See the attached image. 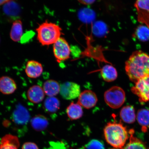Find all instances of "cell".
<instances>
[{
	"label": "cell",
	"mask_w": 149,
	"mask_h": 149,
	"mask_svg": "<svg viewBox=\"0 0 149 149\" xmlns=\"http://www.w3.org/2000/svg\"><path fill=\"white\" fill-rule=\"evenodd\" d=\"M125 70L130 81L135 83L149 76V55L141 51L134 52L125 62Z\"/></svg>",
	"instance_id": "obj_1"
},
{
	"label": "cell",
	"mask_w": 149,
	"mask_h": 149,
	"mask_svg": "<svg viewBox=\"0 0 149 149\" xmlns=\"http://www.w3.org/2000/svg\"><path fill=\"white\" fill-rule=\"evenodd\" d=\"M104 136L108 144L115 148L122 149L129 137L127 130L121 123L109 122L104 130Z\"/></svg>",
	"instance_id": "obj_2"
},
{
	"label": "cell",
	"mask_w": 149,
	"mask_h": 149,
	"mask_svg": "<svg viewBox=\"0 0 149 149\" xmlns=\"http://www.w3.org/2000/svg\"><path fill=\"white\" fill-rule=\"evenodd\" d=\"M36 31L37 40L43 46L54 44L62 34V29L59 25L47 21L39 25Z\"/></svg>",
	"instance_id": "obj_3"
},
{
	"label": "cell",
	"mask_w": 149,
	"mask_h": 149,
	"mask_svg": "<svg viewBox=\"0 0 149 149\" xmlns=\"http://www.w3.org/2000/svg\"><path fill=\"white\" fill-rule=\"evenodd\" d=\"M105 102L109 107L113 109L120 108L124 103L125 94L121 87L114 86L106 91L104 94Z\"/></svg>",
	"instance_id": "obj_4"
},
{
	"label": "cell",
	"mask_w": 149,
	"mask_h": 149,
	"mask_svg": "<svg viewBox=\"0 0 149 149\" xmlns=\"http://www.w3.org/2000/svg\"><path fill=\"white\" fill-rule=\"evenodd\" d=\"M53 53L58 62L60 63L70 58V47L64 38L60 37L53 44Z\"/></svg>",
	"instance_id": "obj_5"
},
{
	"label": "cell",
	"mask_w": 149,
	"mask_h": 149,
	"mask_svg": "<svg viewBox=\"0 0 149 149\" xmlns=\"http://www.w3.org/2000/svg\"><path fill=\"white\" fill-rule=\"evenodd\" d=\"M134 94L139 97L141 102L149 101V76L141 78L135 83L131 89Z\"/></svg>",
	"instance_id": "obj_6"
},
{
	"label": "cell",
	"mask_w": 149,
	"mask_h": 149,
	"mask_svg": "<svg viewBox=\"0 0 149 149\" xmlns=\"http://www.w3.org/2000/svg\"><path fill=\"white\" fill-rule=\"evenodd\" d=\"M60 94L64 99L71 100L79 97L81 94L80 86L72 82H66L61 85Z\"/></svg>",
	"instance_id": "obj_7"
},
{
	"label": "cell",
	"mask_w": 149,
	"mask_h": 149,
	"mask_svg": "<svg viewBox=\"0 0 149 149\" xmlns=\"http://www.w3.org/2000/svg\"><path fill=\"white\" fill-rule=\"evenodd\" d=\"M135 6L139 22L149 29V1H137Z\"/></svg>",
	"instance_id": "obj_8"
},
{
	"label": "cell",
	"mask_w": 149,
	"mask_h": 149,
	"mask_svg": "<svg viewBox=\"0 0 149 149\" xmlns=\"http://www.w3.org/2000/svg\"><path fill=\"white\" fill-rule=\"evenodd\" d=\"M98 101V98L95 93L92 91L86 90L80 94L77 103L81 107L89 109L94 107Z\"/></svg>",
	"instance_id": "obj_9"
},
{
	"label": "cell",
	"mask_w": 149,
	"mask_h": 149,
	"mask_svg": "<svg viewBox=\"0 0 149 149\" xmlns=\"http://www.w3.org/2000/svg\"><path fill=\"white\" fill-rule=\"evenodd\" d=\"M43 68L41 63L35 61H28L25 68L27 75L32 79H36L41 75Z\"/></svg>",
	"instance_id": "obj_10"
},
{
	"label": "cell",
	"mask_w": 149,
	"mask_h": 149,
	"mask_svg": "<svg viewBox=\"0 0 149 149\" xmlns=\"http://www.w3.org/2000/svg\"><path fill=\"white\" fill-rule=\"evenodd\" d=\"M17 88V86L13 79L7 76L0 78V91L3 94H13Z\"/></svg>",
	"instance_id": "obj_11"
},
{
	"label": "cell",
	"mask_w": 149,
	"mask_h": 149,
	"mask_svg": "<svg viewBox=\"0 0 149 149\" xmlns=\"http://www.w3.org/2000/svg\"><path fill=\"white\" fill-rule=\"evenodd\" d=\"M45 93L42 87L38 85H33L31 87L27 93L28 99L35 104L40 103L44 100Z\"/></svg>",
	"instance_id": "obj_12"
},
{
	"label": "cell",
	"mask_w": 149,
	"mask_h": 149,
	"mask_svg": "<svg viewBox=\"0 0 149 149\" xmlns=\"http://www.w3.org/2000/svg\"><path fill=\"white\" fill-rule=\"evenodd\" d=\"M19 141L16 136L10 134L5 135L0 142V149H18Z\"/></svg>",
	"instance_id": "obj_13"
},
{
	"label": "cell",
	"mask_w": 149,
	"mask_h": 149,
	"mask_svg": "<svg viewBox=\"0 0 149 149\" xmlns=\"http://www.w3.org/2000/svg\"><path fill=\"white\" fill-rule=\"evenodd\" d=\"M61 86L55 80H48L45 82L43 89L45 94L49 97H54L60 93Z\"/></svg>",
	"instance_id": "obj_14"
},
{
	"label": "cell",
	"mask_w": 149,
	"mask_h": 149,
	"mask_svg": "<svg viewBox=\"0 0 149 149\" xmlns=\"http://www.w3.org/2000/svg\"><path fill=\"white\" fill-rule=\"evenodd\" d=\"M100 74L102 79L108 82L115 81L118 76L116 68L111 65H106L100 70Z\"/></svg>",
	"instance_id": "obj_15"
},
{
	"label": "cell",
	"mask_w": 149,
	"mask_h": 149,
	"mask_svg": "<svg viewBox=\"0 0 149 149\" xmlns=\"http://www.w3.org/2000/svg\"><path fill=\"white\" fill-rule=\"evenodd\" d=\"M29 115L27 110L23 106L19 105L14 111V122L19 124H24L29 121Z\"/></svg>",
	"instance_id": "obj_16"
},
{
	"label": "cell",
	"mask_w": 149,
	"mask_h": 149,
	"mask_svg": "<svg viewBox=\"0 0 149 149\" xmlns=\"http://www.w3.org/2000/svg\"><path fill=\"white\" fill-rule=\"evenodd\" d=\"M66 113L70 120H75L83 116V111L82 107L79 104L72 102L67 107Z\"/></svg>",
	"instance_id": "obj_17"
},
{
	"label": "cell",
	"mask_w": 149,
	"mask_h": 149,
	"mask_svg": "<svg viewBox=\"0 0 149 149\" xmlns=\"http://www.w3.org/2000/svg\"><path fill=\"white\" fill-rule=\"evenodd\" d=\"M122 120L128 124H132L135 122L136 115L135 110L131 106H126L122 108L120 113Z\"/></svg>",
	"instance_id": "obj_18"
},
{
	"label": "cell",
	"mask_w": 149,
	"mask_h": 149,
	"mask_svg": "<svg viewBox=\"0 0 149 149\" xmlns=\"http://www.w3.org/2000/svg\"><path fill=\"white\" fill-rule=\"evenodd\" d=\"M23 33V25L20 20H15L13 24L10 33L11 39L14 42H18L21 40Z\"/></svg>",
	"instance_id": "obj_19"
},
{
	"label": "cell",
	"mask_w": 149,
	"mask_h": 149,
	"mask_svg": "<svg viewBox=\"0 0 149 149\" xmlns=\"http://www.w3.org/2000/svg\"><path fill=\"white\" fill-rule=\"evenodd\" d=\"M31 124L33 129L36 131H41L45 130L48 125L47 118L42 115H37L31 120Z\"/></svg>",
	"instance_id": "obj_20"
},
{
	"label": "cell",
	"mask_w": 149,
	"mask_h": 149,
	"mask_svg": "<svg viewBox=\"0 0 149 149\" xmlns=\"http://www.w3.org/2000/svg\"><path fill=\"white\" fill-rule=\"evenodd\" d=\"M137 119L142 127V131L146 132L149 128V110L146 109L139 110L137 113Z\"/></svg>",
	"instance_id": "obj_21"
},
{
	"label": "cell",
	"mask_w": 149,
	"mask_h": 149,
	"mask_svg": "<svg viewBox=\"0 0 149 149\" xmlns=\"http://www.w3.org/2000/svg\"><path fill=\"white\" fill-rule=\"evenodd\" d=\"M44 106V109L47 112L54 113L58 111L60 108V102L58 99L55 97H48L45 100Z\"/></svg>",
	"instance_id": "obj_22"
},
{
	"label": "cell",
	"mask_w": 149,
	"mask_h": 149,
	"mask_svg": "<svg viewBox=\"0 0 149 149\" xmlns=\"http://www.w3.org/2000/svg\"><path fill=\"white\" fill-rule=\"evenodd\" d=\"M129 133L130 135L129 142L122 149H146L144 143L134 136L133 130H130Z\"/></svg>",
	"instance_id": "obj_23"
},
{
	"label": "cell",
	"mask_w": 149,
	"mask_h": 149,
	"mask_svg": "<svg viewBox=\"0 0 149 149\" xmlns=\"http://www.w3.org/2000/svg\"><path fill=\"white\" fill-rule=\"evenodd\" d=\"M3 9L5 13L7 16L10 17L17 16L20 12L19 5L13 1H9L6 3Z\"/></svg>",
	"instance_id": "obj_24"
},
{
	"label": "cell",
	"mask_w": 149,
	"mask_h": 149,
	"mask_svg": "<svg viewBox=\"0 0 149 149\" xmlns=\"http://www.w3.org/2000/svg\"><path fill=\"white\" fill-rule=\"evenodd\" d=\"M136 35L140 40L146 41L149 40V29L146 26H140L136 31Z\"/></svg>",
	"instance_id": "obj_25"
},
{
	"label": "cell",
	"mask_w": 149,
	"mask_h": 149,
	"mask_svg": "<svg viewBox=\"0 0 149 149\" xmlns=\"http://www.w3.org/2000/svg\"><path fill=\"white\" fill-rule=\"evenodd\" d=\"M87 149H104L103 144L100 141L93 140L87 145Z\"/></svg>",
	"instance_id": "obj_26"
},
{
	"label": "cell",
	"mask_w": 149,
	"mask_h": 149,
	"mask_svg": "<svg viewBox=\"0 0 149 149\" xmlns=\"http://www.w3.org/2000/svg\"><path fill=\"white\" fill-rule=\"evenodd\" d=\"M22 149H39L38 146L34 143L26 142L24 143Z\"/></svg>",
	"instance_id": "obj_27"
},
{
	"label": "cell",
	"mask_w": 149,
	"mask_h": 149,
	"mask_svg": "<svg viewBox=\"0 0 149 149\" xmlns=\"http://www.w3.org/2000/svg\"><path fill=\"white\" fill-rule=\"evenodd\" d=\"M80 3L84 5H90L94 3L95 1H79Z\"/></svg>",
	"instance_id": "obj_28"
},
{
	"label": "cell",
	"mask_w": 149,
	"mask_h": 149,
	"mask_svg": "<svg viewBox=\"0 0 149 149\" xmlns=\"http://www.w3.org/2000/svg\"><path fill=\"white\" fill-rule=\"evenodd\" d=\"M9 0H1L0 1V6L4 5L6 3L8 2Z\"/></svg>",
	"instance_id": "obj_29"
},
{
	"label": "cell",
	"mask_w": 149,
	"mask_h": 149,
	"mask_svg": "<svg viewBox=\"0 0 149 149\" xmlns=\"http://www.w3.org/2000/svg\"><path fill=\"white\" fill-rule=\"evenodd\" d=\"M119 149L114 148H111V149Z\"/></svg>",
	"instance_id": "obj_30"
},
{
	"label": "cell",
	"mask_w": 149,
	"mask_h": 149,
	"mask_svg": "<svg viewBox=\"0 0 149 149\" xmlns=\"http://www.w3.org/2000/svg\"></svg>",
	"instance_id": "obj_31"
}]
</instances>
